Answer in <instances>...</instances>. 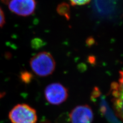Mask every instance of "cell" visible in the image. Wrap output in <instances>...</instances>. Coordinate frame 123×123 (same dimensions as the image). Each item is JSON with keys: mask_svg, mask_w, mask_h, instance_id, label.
Instances as JSON below:
<instances>
[{"mask_svg": "<svg viewBox=\"0 0 123 123\" xmlns=\"http://www.w3.org/2000/svg\"><path fill=\"white\" fill-rule=\"evenodd\" d=\"M29 64L34 74L40 77L51 75L56 67L53 56L47 51H42L33 55L30 60Z\"/></svg>", "mask_w": 123, "mask_h": 123, "instance_id": "6da1fadb", "label": "cell"}, {"mask_svg": "<svg viewBox=\"0 0 123 123\" xmlns=\"http://www.w3.org/2000/svg\"><path fill=\"white\" fill-rule=\"evenodd\" d=\"M8 117L12 123H37L36 110L26 104H18L10 110Z\"/></svg>", "mask_w": 123, "mask_h": 123, "instance_id": "7a4b0ae2", "label": "cell"}, {"mask_svg": "<svg viewBox=\"0 0 123 123\" xmlns=\"http://www.w3.org/2000/svg\"><path fill=\"white\" fill-rule=\"evenodd\" d=\"M46 101L53 105H59L66 101L68 89L60 83H53L46 86L44 90Z\"/></svg>", "mask_w": 123, "mask_h": 123, "instance_id": "3957f363", "label": "cell"}, {"mask_svg": "<svg viewBox=\"0 0 123 123\" xmlns=\"http://www.w3.org/2000/svg\"><path fill=\"white\" fill-rule=\"evenodd\" d=\"M6 4L13 13L21 17H28L35 11L37 2L36 0H8Z\"/></svg>", "mask_w": 123, "mask_h": 123, "instance_id": "277c9868", "label": "cell"}, {"mask_svg": "<svg viewBox=\"0 0 123 123\" xmlns=\"http://www.w3.org/2000/svg\"><path fill=\"white\" fill-rule=\"evenodd\" d=\"M93 118V111L88 105L75 107L69 114L71 123H92Z\"/></svg>", "mask_w": 123, "mask_h": 123, "instance_id": "5b68a950", "label": "cell"}, {"mask_svg": "<svg viewBox=\"0 0 123 123\" xmlns=\"http://www.w3.org/2000/svg\"><path fill=\"white\" fill-rule=\"evenodd\" d=\"M118 0H94L95 12L100 17L111 18L117 10Z\"/></svg>", "mask_w": 123, "mask_h": 123, "instance_id": "8992f818", "label": "cell"}, {"mask_svg": "<svg viewBox=\"0 0 123 123\" xmlns=\"http://www.w3.org/2000/svg\"><path fill=\"white\" fill-rule=\"evenodd\" d=\"M111 93L115 113L123 121V93L117 89L114 82L111 85Z\"/></svg>", "mask_w": 123, "mask_h": 123, "instance_id": "52a82bcc", "label": "cell"}, {"mask_svg": "<svg viewBox=\"0 0 123 123\" xmlns=\"http://www.w3.org/2000/svg\"><path fill=\"white\" fill-rule=\"evenodd\" d=\"M57 12L60 15L64 17L67 19L70 17V11L69 6L66 3H63L59 5L57 7Z\"/></svg>", "mask_w": 123, "mask_h": 123, "instance_id": "ba28073f", "label": "cell"}, {"mask_svg": "<svg viewBox=\"0 0 123 123\" xmlns=\"http://www.w3.org/2000/svg\"><path fill=\"white\" fill-rule=\"evenodd\" d=\"M20 78L22 82L25 84H29L32 81L33 74L29 71H23L21 72Z\"/></svg>", "mask_w": 123, "mask_h": 123, "instance_id": "9c48e42d", "label": "cell"}, {"mask_svg": "<svg viewBox=\"0 0 123 123\" xmlns=\"http://www.w3.org/2000/svg\"><path fill=\"white\" fill-rule=\"evenodd\" d=\"M117 89L123 93V70L120 71V75L117 82H114Z\"/></svg>", "mask_w": 123, "mask_h": 123, "instance_id": "30bf717a", "label": "cell"}, {"mask_svg": "<svg viewBox=\"0 0 123 123\" xmlns=\"http://www.w3.org/2000/svg\"><path fill=\"white\" fill-rule=\"evenodd\" d=\"M72 5H83L89 3L91 0H69Z\"/></svg>", "mask_w": 123, "mask_h": 123, "instance_id": "8fae6325", "label": "cell"}, {"mask_svg": "<svg viewBox=\"0 0 123 123\" xmlns=\"http://www.w3.org/2000/svg\"><path fill=\"white\" fill-rule=\"evenodd\" d=\"M43 42L42 41L41 39L39 38H34L32 40V46L34 48H38L39 47H41L42 46H43Z\"/></svg>", "mask_w": 123, "mask_h": 123, "instance_id": "7c38bea8", "label": "cell"}, {"mask_svg": "<svg viewBox=\"0 0 123 123\" xmlns=\"http://www.w3.org/2000/svg\"><path fill=\"white\" fill-rule=\"evenodd\" d=\"M5 16L2 9L0 7V28L5 25Z\"/></svg>", "mask_w": 123, "mask_h": 123, "instance_id": "4fadbf2b", "label": "cell"}, {"mask_svg": "<svg viewBox=\"0 0 123 123\" xmlns=\"http://www.w3.org/2000/svg\"><path fill=\"white\" fill-rule=\"evenodd\" d=\"M4 95H5V93H4V92H0V98H2Z\"/></svg>", "mask_w": 123, "mask_h": 123, "instance_id": "5bb4252c", "label": "cell"}, {"mask_svg": "<svg viewBox=\"0 0 123 123\" xmlns=\"http://www.w3.org/2000/svg\"><path fill=\"white\" fill-rule=\"evenodd\" d=\"M42 123H49V122H48V121H45L44 122Z\"/></svg>", "mask_w": 123, "mask_h": 123, "instance_id": "9a60e30c", "label": "cell"}]
</instances>
